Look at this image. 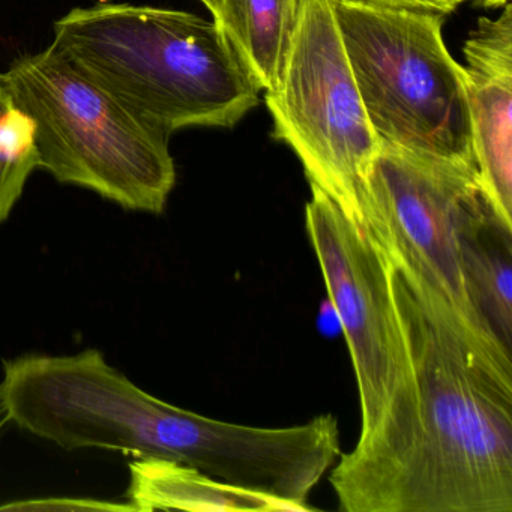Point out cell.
I'll return each mask as SVG.
<instances>
[{
    "label": "cell",
    "mask_w": 512,
    "mask_h": 512,
    "mask_svg": "<svg viewBox=\"0 0 512 512\" xmlns=\"http://www.w3.org/2000/svg\"><path fill=\"white\" fill-rule=\"evenodd\" d=\"M392 284L415 409L380 451L341 452L329 476L338 508L512 512V374L475 355L394 268Z\"/></svg>",
    "instance_id": "cell-1"
},
{
    "label": "cell",
    "mask_w": 512,
    "mask_h": 512,
    "mask_svg": "<svg viewBox=\"0 0 512 512\" xmlns=\"http://www.w3.org/2000/svg\"><path fill=\"white\" fill-rule=\"evenodd\" d=\"M0 398L10 421L65 451L164 458L227 484L244 482L260 457L256 427L166 403L134 385L98 349L5 359Z\"/></svg>",
    "instance_id": "cell-2"
},
{
    "label": "cell",
    "mask_w": 512,
    "mask_h": 512,
    "mask_svg": "<svg viewBox=\"0 0 512 512\" xmlns=\"http://www.w3.org/2000/svg\"><path fill=\"white\" fill-rule=\"evenodd\" d=\"M50 46L169 137L235 127L260 103L220 26L184 11L113 2L74 8L56 20Z\"/></svg>",
    "instance_id": "cell-3"
},
{
    "label": "cell",
    "mask_w": 512,
    "mask_h": 512,
    "mask_svg": "<svg viewBox=\"0 0 512 512\" xmlns=\"http://www.w3.org/2000/svg\"><path fill=\"white\" fill-rule=\"evenodd\" d=\"M5 77L14 103L34 121L40 169L127 211L163 214L176 184L169 136L55 47L16 59Z\"/></svg>",
    "instance_id": "cell-4"
},
{
    "label": "cell",
    "mask_w": 512,
    "mask_h": 512,
    "mask_svg": "<svg viewBox=\"0 0 512 512\" xmlns=\"http://www.w3.org/2000/svg\"><path fill=\"white\" fill-rule=\"evenodd\" d=\"M332 4L365 113L380 142L475 167L466 74L443 41L445 16Z\"/></svg>",
    "instance_id": "cell-5"
},
{
    "label": "cell",
    "mask_w": 512,
    "mask_h": 512,
    "mask_svg": "<svg viewBox=\"0 0 512 512\" xmlns=\"http://www.w3.org/2000/svg\"><path fill=\"white\" fill-rule=\"evenodd\" d=\"M473 166L380 142L362 196V229L422 302L479 358L512 373L506 352L482 328L464 292L457 229L481 193Z\"/></svg>",
    "instance_id": "cell-6"
},
{
    "label": "cell",
    "mask_w": 512,
    "mask_h": 512,
    "mask_svg": "<svg viewBox=\"0 0 512 512\" xmlns=\"http://www.w3.org/2000/svg\"><path fill=\"white\" fill-rule=\"evenodd\" d=\"M272 137L286 143L311 185L362 227V196L380 149L341 40L332 0H302L286 67L265 92Z\"/></svg>",
    "instance_id": "cell-7"
},
{
    "label": "cell",
    "mask_w": 512,
    "mask_h": 512,
    "mask_svg": "<svg viewBox=\"0 0 512 512\" xmlns=\"http://www.w3.org/2000/svg\"><path fill=\"white\" fill-rule=\"evenodd\" d=\"M310 188L305 229L346 337L361 406L359 437L367 436L385 410L404 413L415 404L392 268L359 224L319 187Z\"/></svg>",
    "instance_id": "cell-8"
},
{
    "label": "cell",
    "mask_w": 512,
    "mask_h": 512,
    "mask_svg": "<svg viewBox=\"0 0 512 512\" xmlns=\"http://www.w3.org/2000/svg\"><path fill=\"white\" fill-rule=\"evenodd\" d=\"M472 151L479 184L512 226V5L479 17L463 47Z\"/></svg>",
    "instance_id": "cell-9"
},
{
    "label": "cell",
    "mask_w": 512,
    "mask_h": 512,
    "mask_svg": "<svg viewBox=\"0 0 512 512\" xmlns=\"http://www.w3.org/2000/svg\"><path fill=\"white\" fill-rule=\"evenodd\" d=\"M464 292L482 328L512 353V226L484 191L464 208L457 229Z\"/></svg>",
    "instance_id": "cell-10"
},
{
    "label": "cell",
    "mask_w": 512,
    "mask_h": 512,
    "mask_svg": "<svg viewBox=\"0 0 512 512\" xmlns=\"http://www.w3.org/2000/svg\"><path fill=\"white\" fill-rule=\"evenodd\" d=\"M127 499L134 511H296L277 497L218 481L188 464L155 457L131 461Z\"/></svg>",
    "instance_id": "cell-11"
},
{
    "label": "cell",
    "mask_w": 512,
    "mask_h": 512,
    "mask_svg": "<svg viewBox=\"0 0 512 512\" xmlns=\"http://www.w3.org/2000/svg\"><path fill=\"white\" fill-rule=\"evenodd\" d=\"M301 4L302 0H221L214 22L260 91L278 88Z\"/></svg>",
    "instance_id": "cell-12"
},
{
    "label": "cell",
    "mask_w": 512,
    "mask_h": 512,
    "mask_svg": "<svg viewBox=\"0 0 512 512\" xmlns=\"http://www.w3.org/2000/svg\"><path fill=\"white\" fill-rule=\"evenodd\" d=\"M35 169H40L35 124L11 97L0 73V224L10 217Z\"/></svg>",
    "instance_id": "cell-13"
},
{
    "label": "cell",
    "mask_w": 512,
    "mask_h": 512,
    "mask_svg": "<svg viewBox=\"0 0 512 512\" xmlns=\"http://www.w3.org/2000/svg\"><path fill=\"white\" fill-rule=\"evenodd\" d=\"M0 509H67V511H134L133 506L122 503L98 502L92 499H47L31 500V502L10 503L0 506Z\"/></svg>",
    "instance_id": "cell-14"
},
{
    "label": "cell",
    "mask_w": 512,
    "mask_h": 512,
    "mask_svg": "<svg viewBox=\"0 0 512 512\" xmlns=\"http://www.w3.org/2000/svg\"><path fill=\"white\" fill-rule=\"evenodd\" d=\"M343 4L371 5V7L407 8V10L427 11L440 16H449L457 10L461 0H332Z\"/></svg>",
    "instance_id": "cell-15"
},
{
    "label": "cell",
    "mask_w": 512,
    "mask_h": 512,
    "mask_svg": "<svg viewBox=\"0 0 512 512\" xmlns=\"http://www.w3.org/2000/svg\"><path fill=\"white\" fill-rule=\"evenodd\" d=\"M461 2H475L485 8H500L505 7L509 0H461Z\"/></svg>",
    "instance_id": "cell-16"
},
{
    "label": "cell",
    "mask_w": 512,
    "mask_h": 512,
    "mask_svg": "<svg viewBox=\"0 0 512 512\" xmlns=\"http://www.w3.org/2000/svg\"><path fill=\"white\" fill-rule=\"evenodd\" d=\"M199 2H202L208 8L214 20L217 19L218 14H220L221 0H199Z\"/></svg>",
    "instance_id": "cell-17"
},
{
    "label": "cell",
    "mask_w": 512,
    "mask_h": 512,
    "mask_svg": "<svg viewBox=\"0 0 512 512\" xmlns=\"http://www.w3.org/2000/svg\"><path fill=\"white\" fill-rule=\"evenodd\" d=\"M7 422H10V419H8L7 412H5L4 403H2V398H0V433H2V430H4Z\"/></svg>",
    "instance_id": "cell-18"
}]
</instances>
